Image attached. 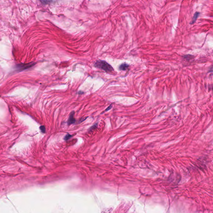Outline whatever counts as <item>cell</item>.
Here are the masks:
<instances>
[{
    "instance_id": "6da1fadb",
    "label": "cell",
    "mask_w": 213,
    "mask_h": 213,
    "mask_svg": "<svg viewBox=\"0 0 213 213\" xmlns=\"http://www.w3.org/2000/svg\"><path fill=\"white\" fill-rule=\"evenodd\" d=\"M94 66L95 67L103 70L107 72H111L114 70L111 65L103 60H97L95 62Z\"/></svg>"
},
{
    "instance_id": "7a4b0ae2",
    "label": "cell",
    "mask_w": 213,
    "mask_h": 213,
    "mask_svg": "<svg viewBox=\"0 0 213 213\" xmlns=\"http://www.w3.org/2000/svg\"><path fill=\"white\" fill-rule=\"evenodd\" d=\"M74 111L72 112L70 114L68 119L67 121V124L68 125L73 124L76 122V119L74 118Z\"/></svg>"
},
{
    "instance_id": "3957f363",
    "label": "cell",
    "mask_w": 213,
    "mask_h": 213,
    "mask_svg": "<svg viewBox=\"0 0 213 213\" xmlns=\"http://www.w3.org/2000/svg\"><path fill=\"white\" fill-rule=\"evenodd\" d=\"M129 65L126 63H122L119 67V69L121 71H125L128 69Z\"/></svg>"
},
{
    "instance_id": "277c9868",
    "label": "cell",
    "mask_w": 213,
    "mask_h": 213,
    "mask_svg": "<svg viewBox=\"0 0 213 213\" xmlns=\"http://www.w3.org/2000/svg\"><path fill=\"white\" fill-rule=\"evenodd\" d=\"M199 15H200V13L198 12H197L194 13V16H193V19H192V21L191 22V24H194V22H196L197 19L198 18V16H199Z\"/></svg>"
},
{
    "instance_id": "5b68a950",
    "label": "cell",
    "mask_w": 213,
    "mask_h": 213,
    "mask_svg": "<svg viewBox=\"0 0 213 213\" xmlns=\"http://www.w3.org/2000/svg\"><path fill=\"white\" fill-rule=\"evenodd\" d=\"M40 129L41 131L43 133H45L46 132V129L44 126H41L40 127Z\"/></svg>"
},
{
    "instance_id": "8992f818",
    "label": "cell",
    "mask_w": 213,
    "mask_h": 213,
    "mask_svg": "<svg viewBox=\"0 0 213 213\" xmlns=\"http://www.w3.org/2000/svg\"><path fill=\"white\" fill-rule=\"evenodd\" d=\"M72 137V135H70V134H67V135L65 136V137H64V140H66H66H69V139Z\"/></svg>"
},
{
    "instance_id": "52a82bcc",
    "label": "cell",
    "mask_w": 213,
    "mask_h": 213,
    "mask_svg": "<svg viewBox=\"0 0 213 213\" xmlns=\"http://www.w3.org/2000/svg\"><path fill=\"white\" fill-rule=\"evenodd\" d=\"M97 123L94 124L93 126H91V128H90V129H89V131L93 130H94L95 129L97 128Z\"/></svg>"
},
{
    "instance_id": "ba28073f",
    "label": "cell",
    "mask_w": 213,
    "mask_h": 213,
    "mask_svg": "<svg viewBox=\"0 0 213 213\" xmlns=\"http://www.w3.org/2000/svg\"><path fill=\"white\" fill-rule=\"evenodd\" d=\"M112 107V105H110L108 107H107V108L105 110V111L106 112L107 111H109V110H110V109H111Z\"/></svg>"
},
{
    "instance_id": "9c48e42d",
    "label": "cell",
    "mask_w": 213,
    "mask_h": 213,
    "mask_svg": "<svg viewBox=\"0 0 213 213\" xmlns=\"http://www.w3.org/2000/svg\"><path fill=\"white\" fill-rule=\"evenodd\" d=\"M86 119V118L85 119L82 118L81 119H80V122H83V121L85 120V119Z\"/></svg>"
}]
</instances>
